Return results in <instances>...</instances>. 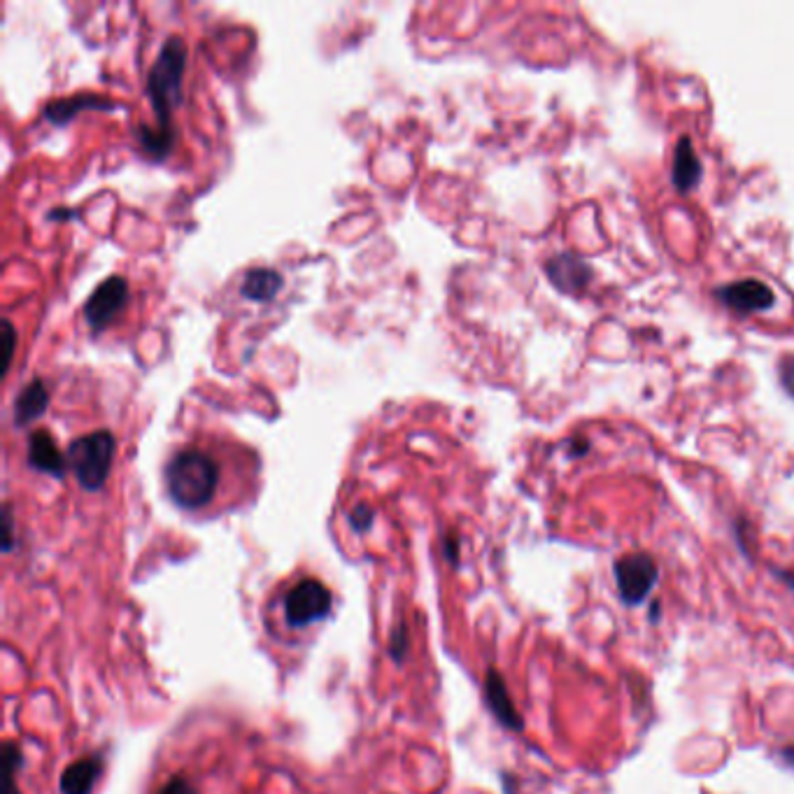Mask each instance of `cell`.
<instances>
[{"mask_svg": "<svg viewBox=\"0 0 794 794\" xmlns=\"http://www.w3.org/2000/svg\"><path fill=\"white\" fill-rule=\"evenodd\" d=\"M187 66V47L180 38H168L161 47L157 61L150 68V80H147V93L155 106L159 129L157 131H142V147L147 155L157 159L166 157L172 145V127L170 115L176 103L180 101L182 91V76Z\"/></svg>", "mask_w": 794, "mask_h": 794, "instance_id": "6da1fadb", "label": "cell"}, {"mask_svg": "<svg viewBox=\"0 0 794 794\" xmlns=\"http://www.w3.org/2000/svg\"><path fill=\"white\" fill-rule=\"evenodd\" d=\"M219 478L217 459L204 448H182L166 466L168 496L182 510L206 508L215 499Z\"/></svg>", "mask_w": 794, "mask_h": 794, "instance_id": "7a4b0ae2", "label": "cell"}, {"mask_svg": "<svg viewBox=\"0 0 794 794\" xmlns=\"http://www.w3.org/2000/svg\"><path fill=\"white\" fill-rule=\"evenodd\" d=\"M115 457V438L110 431H96L70 443L68 466L85 489H101L110 476Z\"/></svg>", "mask_w": 794, "mask_h": 794, "instance_id": "3957f363", "label": "cell"}, {"mask_svg": "<svg viewBox=\"0 0 794 794\" xmlns=\"http://www.w3.org/2000/svg\"><path fill=\"white\" fill-rule=\"evenodd\" d=\"M334 597L325 583L306 578L294 585L285 597V619L289 627H308L331 613Z\"/></svg>", "mask_w": 794, "mask_h": 794, "instance_id": "277c9868", "label": "cell"}, {"mask_svg": "<svg viewBox=\"0 0 794 794\" xmlns=\"http://www.w3.org/2000/svg\"><path fill=\"white\" fill-rule=\"evenodd\" d=\"M659 580V568L655 559L645 553L625 555L615 562V583L619 597L627 606H638Z\"/></svg>", "mask_w": 794, "mask_h": 794, "instance_id": "5b68a950", "label": "cell"}, {"mask_svg": "<svg viewBox=\"0 0 794 794\" xmlns=\"http://www.w3.org/2000/svg\"><path fill=\"white\" fill-rule=\"evenodd\" d=\"M129 301V285L123 278H108L96 287V291L89 296V301L85 306V317L89 321V327L101 331L108 325H112V319L123 310Z\"/></svg>", "mask_w": 794, "mask_h": 794, "instance_id": "8992f818", "label": "cell"}, {"mask_svg": "<svg viewBox=\"0 0 794 794\" xmlns=\"http://www.w3.org/2000/svg\"><path fill=\"white\" fill-rule=\"evenodd\" d=\"M717 299L736 312H760L774 306V294L760 280H741L717 289Z\"/></svg>", "mask_w": 794, "mask_h": 794, "instance_id": "52a82bcc", "label": "cell"}, {"mask_svg": "<svg viewBox=\"0 0 794 794\" xmlns=\"http://www.w3.org/2000/svg\"><path fill=\"white\" fill-rule=\"evenodd\" d=\"M485 702H487V708L492 711V715L499 719V725H504L506 730H513V732H523V727H525L523 715L517 713V708L510 699V692L506 687L504 676L499 672H494V668H489L487 678H485Z\"/></svg>", "mask_w": 794, "mask_h": 794, "instance_id": "ba28073f", "label": "cell"}, {"mask_svg": "<svg viewBox=\"0 0 794 794\" xmlns=\"http://www.w3.org/2000/svg\"><path fill=\"white\" fill-rule=\"evenodd\" d=\"M103 774V757L89 755L63 768L59 787L61 794H91L96 781Z\"/></svg>", "mask_w": 794, "mask_h": 794, "instance_id": "9c48e42d", "label": "cell"}, {"mask_svg": "<svg viewBox=\"0 0 794 794\" xmlns=\"http://www.w3.org/2000/svg\"><path fill=\"white\" fill-rule=\"evenodd\" d=\"M29 461H31L33 468L42 470V474L57 476V478H61V476L66 474V466H68V459L61 455V450L57 448L54 438L49 436L47 431H36V434H31V440H29Z\"/></svg>", "mask_w": 794, "mask_h": 794, "instance_id": "30bf717a", "label": "cell"}, {"mask_svg": "<svg viewBox=\"0 0 794 794\" xmlns=\"http://www.w3.org/2000/svg\"><path fill=\"white\" fill-rule=\"evenodd\" d=\"M49 404V394H47V387L42 380H31L27 387L21 389V394L17 396V404H14V421L19 427H27L31 425V421H36L44 408Z\"/></svg>", "mask_w": 794, "mask_h": 794, "instance_id": "8fae6325", "label": "cell"}, {"mask_svg": "<svg viewBox=\"0 0 794 794\" xmlns=\"http://www.w3.org/2000/svg\"><path fill=\"white\" fill-rule=\"evenodd\" d=\"M282 287V278L272 268H252L242 280V296L250 301H272Z\"/></svg>", "mask_w": 794, "mask_h": 794, "instance_id": "7c38bea8", "label": "cell"}, {"mask_svg": "<svg viewBox=\"0 0 794 794\" xmlns=\"http://www.w3.org/2000/svg\"><path fill=\"white\" fill-rule=\"evenodd\" d=\"M548 276L553 278V282L566 291H574L578 287H583L587 282V276H589V270L583 261H578L576 257H568V255H562V257H555L550 264H548Z\"/></svg>", "mask_w": 794, "mask_h": 794, "instance_id": "4fadbf2b", "label": "cell"}, {"mask_svg": "<svg viewBox=\"0 0 794 794\" xmlns=\"http://www.w3.org/2000/svg\"><path fill=\"white\" fill-rule=\"evenodd\" d=\"M699 176H702V163H699L697 155H694V150H692V142L687 138H683L678 142L676 161H674V185L681 191H687V189L694 187V182L699 180Z\"/></svg>", "mask_w": 794, "mask_h": 794, "instance_id": "5bb4252c", "label": "cell"}, {"mask_svg": "<svg viewBox=\"0 0 794 794\" xmlns=\"http://www.w3.org/2000/svg\"><path fill=\"white\" fill-rule=\"evenodd\" d=\"M82 108H110V101H98V98L93 96H85V93H78V96H70V98H63V101H54V103H49L44 108V117L49 121H54V123H66L68 119H72L78 115V110Z\"/></svg>", "mask_w": 794, "mask_h": 794, "instance_id": "9a60e30c", "label": "cell"}, {"mask_svg": "<svg viewBox=\"0 0 794 794\" xmlns=\"http://www.w3.org/2000/svg\"><path fill=\"white\" fill-rule=\"evenodd\" d=\"M21 751L17 743L8 741L6 746H3V768H6V790L3 794H21L19 787H17V774H19V766H21Z\"/></svg>", "mask_w": 794, "mask_h": 794, "instance_id": "2e32d148", "label": "cell"}, {"mask_svg": "<svg viewBox=\"0 0 794 794\" xmlns=\"http://www.w3.org/2000/svg\"><path fill=\"white\" fill-rule=\"evenodd\" d=\"M408 643H410L408 629H406V625H399V627H396V629L391 632V636H389V655H391L396 662H404V657H406V653H408Z\"/></svg>", "mask_w": 794, "mask_h": 794, "instance_id": "e0dca14e", "label": "cell"}, {"mask_svg": "<svg viewBox=\"0 0 794 794\" xmlns=\"http://www.w3.org/2000/svg\"><path fill=\"white\" fill-rule=\"evenodd\" d=\"M350 523L357 532H366L370 525H374V510H370L368 506H357L350 515Z\"/></svg>", "mask_w": 794, "mask_h": 794, "instance_id": "ac0fdd59", "label": "cell"}, {"mask_svg": "<svg viewBox=\"0 0 794 794\" xmlns=\"http://www.w3.org/2000/svg\"><path fill=\"white\" fill-rule=\"evenodd\" d=\"M3 329H6V370H8V366H10V361H12V355H14V340H17V336H14V329H12L10 321H6Z\"/></svg>", "mask_w": 794, "mask_h": 794, "instance_id": "d6986e66", "label": "cell"}, {"mask_svg": "<svg viewBox=\"0 0 794 794\" xmlns=\"http://www.w3.org/2000/svg\"><path fill=\"white\" fill-rule=\"evenodd\" d=\"M3 517H6V553H12V548H14V525H12L10 506H6Z\"/></svg>", "mask_w": 794, "mask_h": 794, "instance_id": "ffe728a7", "label": "cell"}, {"mask_svg": "<svg viewBox=\"0 0 794 794\" xmlns=\"http://www.w3.org/2000/svg\"><path fill=\"white\" fill-rule=\"evenodd\" d=\"M161 794H193V792L185 778H172L168 785H163Z\"/></svg>", "mask_w": 794, "mask_h": 794, "instance_id": "44dd1931", "label": "cell"}, {"mask_svg": "<svg viewBox=\"0 0 794 794\" xmlns=\"http://www.w3.org/2000/svg\"><path fill=\"white\" fill-rule=\"evenodd\" d=\"M790 364H792V370H790L787 364H785V368H783V380H785L790 394H794V361H790Z\"/></svg>", "mask_w": 794, "mask_h": 794, "instance_id": "7402d4cb", "label": "cell"}, {"mask_svg": "<svg viewBox=\"0 0 794 794\" xmlns=\"http://www.w3.org/2000/svg\"><path fill=\"white\" fill-rule=\"evenodd\" d=\"M445 557H450L453 564H457V540L450 538V543H445Z\"/></svg>", "mask_w": 794, "mask_h": 794, "instance_id": "603a6c76", "label": "cell"}, {"mask_svg": "<svg viewBox=\"0 0 794 794\" xmlns=\"http://www.w3.org/2000/svg\"><path fill=\"white\" fill-rule=\"evenodd\" d=\"M778 757H781L790 768H794V746H792V748H783V751L778 753Z\"/></svg>", "mask_w": 794, "mask_h": 794, "instance_id": "cb8c5ba5", "label": "cell"}, {"mask_svg": "<svg viewBox=\"0 0 794 794\" xmlns=\"http://www.w3.org/2000/svg\"><path fill=\"white\" fill-rule=\"evenodd\" d=\"M778 578L785 580L790 585V589H794V570H792V574H778Z\"/></svg>", "mask_w": 794, "mask_h": 794, "instance_id": "d4e9b609", "label": "cell"}]
</instances>
